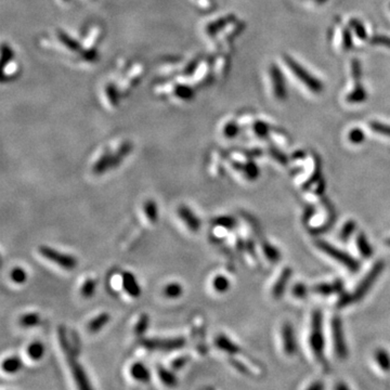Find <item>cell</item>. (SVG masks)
Instances as JSON below:
<instances>
[{
	"instance_id": "6da1fadb",
	"label": "cell",
	"mask_w": 390,
	"mask_h": 390,
	"mask_svg": "<svg viewBox=\"0 0 390 390\" xmlns=\"http://www.w3.org/2000/svg\"><path fill=\"white\" fill-rule=\"evenodd\" d=\"M58 338L60 341L61 348L64 353L65 359L68 361L71 372H72L74 382L76 384V386H77L78 390H93L91 385L89 383L87 375H86L85 370L83 369V366L80 365L79 361L76 358V355L74 354L72 347H71V344L68 340V337H66L65 329L63 326H59Z\"/></svg>"
},
{
	"instance_id": "7a4b0ae2",
	"label": "cell",
	"mask_w": 390,
	"mask_h": 390,
	"mask_svg": "<svg viewBox=\"0 0 390 390\" xmlns=\"http://www.w3.org/2000/svg\"><path fill=\"white\" fill-rule=\"evenodd\" d=\"M309 348L315 358L316 362L321 366V369H326L325 360V339L323 335L322 327V312L320 310L313 311L311 317L310 333H309Z\"/></svg>"
},
{
	"instance_id": "3957f363",
	"label": "cell",
	"mask_w": 390,
	"mask_h": 390,
	"mask_svg": "<svg viewBox=\"0 0 390 390\" xmlns=\"http://www.w3.org/2000/svg\"><path fill=\"white\" fill-rule=\"evenodd\" d=\"M385 268V264L384 261H377L376 264H375L372 269H371L368 274L365 275V278L361 281L359 283L358 287L355 289V292L353 294H350L347 296H341L339 301H338V306L339 307H345V306H348L350 303H353L355 301H359L362 299L368 292L371 289V287L373 286L374 283L376 282L377 278L379 277V274L383 272V270Z\"/></svg>"
},
{
	"instance_id": "277c9868",
	"label": "cell",
	"mask_w": 390,
	"mask_h": 390,
	"mask_svg": "<svg viewBox=\"0 0 390 390\" xmlns=\"http://www.w3.org/2000/svg\"><path fill=\"white\" fill-rule=\"evenodd\" d=\"M284 61L285 63L287 64L289 70L292 71V73L296 76V77L301 80L302 84L306 85V87L308 89H310L312 92L319 93L323 90V84L320 80L317 79L315 76L311 75L308 71L298 63L296 60H294L289 55H284Z\"/></svg>"
},
{
	"instance_id": "5b68a950",
	"label": "cell",
	"mask_w": 390,
	"mask_h": 390,
	"mask_svg": "<svg viewBox=\"0 0 390 390\" xmlns=\"http://www.w3.org/2000/svg\"><path fill=\"white\" fill-rule=\"evenodd\" d=\"M316 245L319 249L323 251V253L326 254L327 256H330L331 258L335 259L337 263L345 266V267L348 268L350 271H353V272H356V271L359 270L360 267L359 263L355 258H353L349 254L345 253V251H342L341 249H338L337 247L331 245L325 241H318Z\"/></svg>"
},
{
	"instance_id": "8992f818",
	"label": "cell",
	"mask_w": 390,
	"mask_h": 390,
	"mask_svg": "<svg viewBox=\"0 0 390 390\" xmlns=\"http://www.w3.org/2000/svg\"><path fill=\"white\" fill-rule=\"evenodd\" d=\"M38 251H39V254L44 257V258L49 260L50 263L63 268L64 270H74L76 268V266H77V259H76V257L70 254L61 253V251L52 248L50 246L41 245L39 246V248H38Z\"/></svg>"
},
{
	"instance_id": "52a82bcc",
	"label": "cell",
	"mask_w": 390,
	"mask_h": 390,
	"mask_svg": "<svg viewBox=\"0 0 390 390\" xmlns=\"http://www.w3.org/2000/svg\"><path fill=\"white\" fill-rule=\"evenodd\" d=\"M332 338H333V348L336 355V358L339 360H346L348 358V346L346 344L345 333L342 323L339 317H334L332 319Z\"/></svg>"
},
{
	"instance_id": "ba28073f",
	"label": "cell",
	"mask_w": 390,
	"mask_h": 390,
	"mask_svg": "<svg viewBox=\"0 0 390 390\" xmlns=\"http://www.w3.org/2000/svg\"><path fill=\"white\" fill-rule=\"evenodd\" d=\"M141 344L146 349L159 351H174L181 349L185 345L183 337H174V338H144Z\"/></svg>"
},
{
	"instance_id": "9c48e42d",
	"label": "cell",
	"mask_w": 390,
	"mask_h": 390,
	"mask_svg": "<svg viewBox=\"0 0 390 390\" xmlns=\"http://www.w3.org/2000/svg\"><path fill=\"white\" fill-rule=\"evenodd\" d=\"M269 73H270V77H271V83H272L274 97L278 100L283 101V100H285L287 97L286 85H285L283 73L281 72L279 66L275 64L270 65Z\"/></svg>"
},
{
	"instance_id": "30bf717a",
	"label": "cell",
	"mask_w": 390,
	"mask_h": 390,
	"mask_svg": "<svg viewBox=\"0 0 390 390\" xmlns=\"http://www.w3.org/2000/svg\"><path fill=\"white\" fill-rule=\"evenodd\" d=\"M281 337H282V349L285 355L294 356L297 353V341L295 332L291 323H284L281 331Z\"/></svg>"
},
{
	"instance_id": "8fae6325",
	"label": "cell",
	"mask_w": 390,
	"mask_h": 390,
	"mask_svg": "<svg viewBox=\"0 0 390 390\" xmlns=\"http://www.w3.org/2000/svg\"><path fill=\"white\" fill-rule=\"evenodd\" d=\"M177 213L180 219L184 222L185 227H187L190 231L192 232L199 231L202 227L201 219L195 215L191 208L187 205H180L178 207Z\"/></svg>"
},
{
	"instance_id": "7c38bea8",
	"label": "cell",
	"mask_w": 390,
	"mask_h": 390,
	"mask_svg": "<svg viewBox=\"0 0 390 390\" xmlns=\"http://www.w3.org/2000/svg\"><path fill=\"white\" fill-rule=\"evenodd\" d=\"M122 283L124 291L127 293L128 296L131 298H139L141 296L142 289L134 273L125 271L122 275Z\"/></svg>"
},
{
	"instance_id": "4fadbf2b",
	"label": "cell",
	"mask_w": 390,
	"mask_h": 390,
	"mask_svg": "<svg viewBox=\"0 0 390 390\" xmlns=\"http://www.w3.org/2000/svg\"><path fill=\"white\" fill-rule=\"evenodd\" d=\"M132 150H134V144L130 141L123 142L117 147V150L112 153V169H116L117 167H120L123 161L131 154Z\"/></svg>"
},
{
	"instance_id": "5bb4252c",
	"label": "cell",
	"mask_w": 390,
	"mask_h": 390,
	"mask_svg": "<svg viewBox=\"0 0 390 390\" xmlns=\"http://www.w3.org/2000/svg\"><path fill=\"white\" fill-rule=\"evenodd\" d=\"M234 21H235V16H233V14H229V16L222 17L220 18H218V20H216V21L209 23L206 27L207 35L211 37H215L216 35L219 34L221 31L225 30L228 25L232 24Z\"/></svg>"
},
{
	"instance_id": "9a60e30c",
	"label": "cell",
	"mask_w": 390,
	"mask_h": 390,
	"mask_svg": "<svg viewBox=\"0 0 390 390\" xmlns=\"http://www.w3.org/2000/svg\"><path fill=\"white\" fill-rule=\"evenodd\" d=\"M374 362L380 374H389L390 372V354L386 349L378 348L374 353Z\"/></svg>"
},
{
	"instance_id": "2e32d148",
	"label": "cell",
	"mask_w": 390,
	"mask_h": 390,
	"mask_svg": "<svg viewBox=\"0 0 390 390\" xmlns=\"http://www.w3.org/2000/svg\"><path fill=\"white\" fill-rule=\"evenodd\" d=\"M291 277H292V269L284 268L272 288V295L274 298H281L283 296L284 291L285 288H286V285Z\"/></svg>"
},
{
	"instance_id": "e0dca14e",
	"label": "cell",
	"mask_w": 390,
	"mask_h": 390,
	"mask_svg": "<svg viewBox=\"0 0 390 390\" xmlns=\"http://www.w3.org/2000/svg\"><path fill=\"white\" fill-rule=\"evenodd\" d=\"M129 374L132 378L137 380V382L143 384L149 383V380L151 378L149 369L141 362H136L132 364L129 369Z\"/></svg>"
},
{
	"instance_id": "ac0fdd59",
	"label": "cell",
	"mask_w": 390,
	"mask_h": 390,
	"mask_svg": "<svg viewBox=\"0 0 390 390\" xmlns=\"http://www.w3.org/2000/svg\"><path fill=\"white\" fill-rule=\"evenodd\" d=\"M215 344L220 350L225 351V353L230 355L239 354L241 351L240 347L226 335H218L215 339Z\"/></svg>"
},
{
	"instance_id": "d6986e66",
	"label": "cell",
	"mask_w": 390,
	"mask_h": 390,
	"mask_svg": "<svg viewBox=\"0 0 390 390\" xmlns=\"http://www.w3.org/2000/svg\"><path fill=\"white\" fill-rule=\"evenodd\" d=\"M112 169V153L106 152L92 166V173L96 176H101Z\"/></svg>"
},
{
	"instance_id": "ffe728a7",
	"label": "cell",
	"mask_w": 390,
	"mask_h": 390,
	"mask_svg": "<svg viewBox=\"0 0 390 390\" xmlns=\"http://www.w3.org/2000/svg\"><path fill=\"white\" fill-rule=\"evenodd\" d=\"M110 320H111V316L108 315L107 312L100 313L99 316L91 319V321L88 323V325H87L88 331L90 333H92V334H94V333H98L101 331L104 326L107 325V323L110 322Z\"/></svg>"
},
{
	"instance_id": "44dd1931",
	"label": "cell",
	"mask_w": 390,
	"mask_h": 390,
	"mask_svg": "<svg viewBox=\"0 0 390 390\" xmlns=\"http://www.w3.org/2000/svg\"><path fill=\"white\" fill-rule=\"evenodd\" d=\"M56 36H58L61 44L65 46L69 50L73 51V52H82L83 51L82 45H80L77 40L74 39L73 37H71L68 33L59 30L58 33H56Z\"/></svg>"
},
{
	"instance_id": "7402d4cb",
	"label": "cell",
	"mask_w": 390,
	"mask_h": 390,
	"mask_svg": "<svg viewBox=\"0 0 390 390\" xmlns=\"http://www.w3.org/2000/svg\"><path fill=\"white\" fill-rule=\"evenodd\" d=\"M233 167H235L237 170H241L248 180H255L259 177V168L254 161H248V163L245 164L234 163Z\"/></svg>"
},
{
	"instance_id": "603a6c76",
	"label": "cell",
	"mask_w": 390,
	"mask_h": 390,
	"mask_svg": "<svg viewBox=\"0 0 390 390\" xmlns=\"http://www.w3.org/2000/svg\"><path fill=\"white\" fill-rule=\"evenodd\" d=\"M143 213L146 217V219L151 223H158L159 217H160V211L158 203L153 199H147L143 204Z\"/></svg>"
},
{
	"instance_id": "cb8c5ba5",
	"label": "cell",
	"mask_w": 390,
	"mask_h": 390,
	"mask_svg": "<svg viewBox=\"0 0 390 390\" xmlns=\"http://www.w3.org/2000/svg\"><path fill=\"white\" fill-rule=\"evenodd\" d=\"M342 288V284L340 281H336L334 283H325L319 284L313 287V292L317 294H321L323 296H330L334 293H339Z\"/></svg>"
},
{
	"instance_id": "d4e9b609",
	"label": "cell",
	"mask_w": 390,
	"mask_h": 390,
	"mask_svg": "<svg viewBox=\"0 0 390 390\" xmlns=\"http://www.w3.org/2000/svg\"><path fill=\"white\" fill-rule=\"evenodd\" d=\"M163 294L165 297L169 299H178L182 296L183 286L178 282H170L166 284L163 289Z\"/></svg>"
},
{
	"instance_id": "484cf974",
	"label": "cell",
	"mask_w": 390,
	"mask_h": 390,
	"mask_svg": "<svg viewBox=\"0 0 390 390\" xmlns=\"http://www.w3.org/2000/svg\"><path fill=\"white\" fill-rule=\"evenodd\" d=\"M22 368V361L18 356H10V358H7L6 360H3L2 362V370L3 372H6L7 374H14L18 372Z\"/></svg>"
},
{
	"instance_id": "4316f807",
	"label": "cell",
	"mask_w": 390,
	"mask_h": 390,
	"mask_svg": "<svg viewBox=\"0 0 390 390\" xmlns=\"http://www.w3.org/2000/svg\"><path fill=\"white\" fill-rule=\"evenodd\" d=\"M356 246H358L360 254L362 255V257H364V258H369V257L372 256L373 254L372 246L370 245L364 233H360V234L356 236Z\"/></svg>"
},
{
	"instance_id": "83f0119b",
	"label": "cell",
	"mask_w": 390,
	"mask_h": 390,
	"mask_svg": "<svg viewBox=\"0 0 390 390\" xmlns=\"http://www.w3.org/2000/svg\"><path fill=\"white\" fill-rule=\"evenodd\" d=\"M27 355L32 360H40L45 355V346L40 341H33L27 347Z\"/></svg>"
},
{
	"instance_id": "f1b7e54d",
	"label": "cell",
	"mask_w": 390,
	"mask_h": 390,
	"mask_svg": "<svg viewBox=\"0 0 390 390\" xmlns=\"http://www.w3.org/2000/svg\"><path fill=\"white\" fill-rule=\"evenodd\" d=\"M349 103H361L366 100V91L361 84H355V89L346 98Z\"/></svg>"
},
{
	"instance_id": "f546056e",
	"label": "cell",
	"mask_w": 390,
	"mask_h": 390,
	"mask_svg": "<svg viewBox=\"0 0 390 390\" xmlns=\"http://www.w3.org/2000/svg\"><path fill=\"white\" fill-rule=\"evenodd\" d=\"M175 96L183 101H190L194 98V90L193 88L187 85H177L174 88Z\"/></svg>"
},
{
	"instance_id": "4dcf8cb0",
	"label": "cell",
	"mask_w": 390,
	"mask_h": 390,
	"mask_svg": "<svg viewBox=\"0 0 390 390\" xmlns=\"http://www.w3.org/2000/svg\"><path fill=\"white\" fill-rule=\"evenodd\" d=\"M230 286H231L230 281L227 277H225V275H221V274L216 275V277L213 280V288L215 289L217 293H220V294L226 293L229 291Z\"/></svg>"
},
{
	"instance_id": "1f68e13d",
	"label": "cell",
	"mask_w": 390,
	"mask_h": 390,
	"mask_svg": "<svg viewBox=\"0 0 390 390\" xmlns=\"http://www.w3.org/2000/svg\"><path fill=\"white\" fill-rule=\"evenodd\" d=\"M158 372H159V377L160 379V382L163 383L165 386L175 387L176 385H177V378H176L174 373L169 372L168 370H166L165 368H161V366H159Z\"/></svg>"
},
{
	"instance_id": "d6a6232c",
	"label": "cell",
	"mask_w": 390,
	"mask_h": 390,
	"mask_svg": "<svg viewBox=\"0 0 390 390\" xmlns=\"http://www.w3.org/2000/svg\"><path fill=\"white\" fill-rule=\"evenodd\" d=\"M97 285H98L97 280L94 279L86 280L82 285V288H80V294H82V296L87 299L93 297L97 291Z\"/></svg>"
},
{
	"instance_id": "836d02e7",
	"label": "cell",
	"mask_w": 390,
	"mask_h": 390,
	"mask_svg": "<svg viewBox=\"0 0 390 390\" xmlns=\"http://www.w3.org/2000/svg\"><path fill=\"white\" fill-rule=\"evenodd\" d=\"M213 226L223 228L227 230H232L236 227V219L232 216H219L213 221Z\"/></svg>"
},
{
	"instance_id": "e575fe53",
	"label": "cell",
	"mask_w": 390,
	"mask_h": 390,
	"mask_svg": "<svg viewBox=\"0 0 390 390\" xmlns=\"http://www.w3.org/2000/svg\"><path fill=\"white\" fill-rule=\"evenodd\" d=\"M41 321L40 316L38 313H26L20 318V325L23 327H34L39 324Z\"/></svg>"
},
{
	"instance_id": "d590c367",
	"label": "cell",
	"mask_w": 390,
	"mask_h": 390,
	"mask_svg": "<svg viewBox=\"0 0 390 390\" xmlns=\"http://www.w3.org/2000/svg\"><path fill=\"white\" fill-rule=\"evenodd\" d=\"M150 325V317L146 313H142V315L138 319V321L135 325V333L137 336H142L149 329Z\"/></svg>"
},
{
	"instance_id": "8d00e7d4",
	"label": "cell",
	"mask_w": 390,
	"mask_h": 390,
	"mask_svg": "<svg viewBox=\"0 0 390 390\" xmlns=\"http://www.w3.org/2000/svg\"><path fill=\"white\" fill-rule=\"evenodd\" d=\"M263 250L266 257L271 261V263H278L281 258L279 249L275 248L274 246L271 245L268 242H264L263 243Z\"/></svg>"
},
{
	"instance_id": "74e56055",
	"label": "cell",
	"mask_w": 390,
	"mask_h": 390,
	"mask_svg": "<svg viewBox=\"0 0 390 390\" xmlns=\"http://www.w3.org/2000/svg\"><path fill=\"white\" fill-rule=\"evenodd\" d=\"M27 272L22 267H16L11 270L10 279L13 283L18 285L24 284L27 281Z\"/></svg>"
},
{
	"instance_id": "f35d334b",
	"label": "cell",
	"mask_w": 390,
	"mask_h": 390,
	"mask_svg": "<svg viewBox=\"0 0 390 390\" xmlns=\"http://www.w3.org/2000/svg\"><path fill=\"white\" fill-rule=\"evenodd\" d=\"M349 26L353 28V31L355 33V35L359 39L361 40L368 39V33H366L365 27L362 23H361V21L356 20V18H351L349 22Z\"/></svg>"
},
{
	"instance_id": "ab89813d",
	"label": "cell",
	"mask_w": 390,
	"mask_h": 390,
	"mask_svg": "<svg viewBox=\"0 0 390 390\" xmlns=\"http://www.w3.org/2000/svg\"><path fill=\"white\" fill-rule=\"evenodd\" d=\"M356 229V223L353 220L347 221L344 227L341 228L340 233H339V240L342 242H346L350 239V236L354 234V232Z\"/></svg>"
},
{
	"instance_id": "60d3db41",
	"label": "cell",
	"mask_w": 390,
	"mask_h": 390,
	"mask_svg": "<svg viewBox=\"0 0 390 390\" xmlns=\"http://www.w3.org/2000/svg\"><path fill=\"white\" fill-rule=\"evenodd\" d=\"M14 59V52L12 48L7 44H2L1 46V66L2 70L7 68L8 64L11 63V61Z\"/></svg>"
},
{
	"instance_id": "b9f144b4",
	"label": "cell",
	"mask_w": 390,
	"mask_h": 390,
	"mask_svg": "<svg viewBox=\"0 0 390 390\" xmlns=\"http://www.w3.org/2000/svg\"><path fill=\"white\" fill-rule=\"evenodd\" d=\"M106 98L108 100V102L111 103V106L116 107L120 103V96H118L117 89L115 88V86L112 84H108L106 87Z\"/></svg>"
},
{
	"instance_id": "7bdbcfd3",
	"label": "cell",
	"mask_w": 390,
	"mask_h": 390,
	"mask_svg": "<svg viewBox=\"0 0 390 390\" xmlns=\"http://www.w3.org/2000/svg\"><path fill=\"white\" fill-rule=\"evenodd\" d=\"M370 128L371 130L376 132V134L390 137V125H387V124H383L379 122H371Z\"/></svg>"
},
{
	"instance_id": "ee69618b",
	"label": "cell",
	"mask_w": 390,
	"mask_h": 390,
	"mask_svg": "<svg viewBox=\"0 0 390 390\" xmlns=\"http://www.w3.org/2000/svg\"><path fill=\"white\" fill-rule=\"evenodd\" d=\"M240 132V127L235 122H229L223 127V136L228 139L235 138Z\"/></svg>"
},
{
	"instance_id": "f6af8a7d",
	"label": "cell",
	"mask_w": 390,
	"mask_h": 390,
	"mask_svg": "<svg viewBox=\"0 0 390 390\" xmlns=\"http://www.w3.org/2000/svg\"><path fill=\"white\" fill-rule=\"evenodd\" d=\"M348 139L354 144H360L365 140V134L360 128H354L348 134Z\"/></svg>"
},
{
	"instance_id": "bcb514c9",
	"label": "cell",
	"mask_w": 390,
	"mask_h": 390,
	"mask_svg": "<svg viewBox=\"0 0 390 390\" xmlns=\"http://www.w3.org/2000/svg\"><path fill=\"white\" fill-rule=\"evenodd\" d=\"M254 131L259 138L267 137L269 134V125L263 121H257L254 124Z\"/></svg>"
},
{
	"instance_id": "7dc6e473",
	"label": "cell",
	"mask_w": 390,
	"mask_h": 390,
	"mask_svg": "<svg viewBox=\"0 0 390 390\" xmlns=\"http://www.w3.org/2000/svg\"><path fill=\"white\" fill-rule=\"evenodd\" d=\"M351 74L355 84H360L361 76H362V71H361V64L358 59H354L351 62Z\"/></svg>"
},
{
	"instance_id": "c3c4849f",
	"label": "cell",
	"mask_w": 390,
	"mask_h": 390,
	"mask_svg": "<svg viewBox=\"0 0 390 390\" xmlns=\"http://www.w3.org/2000/svg\"><path fill=\"white\" fill-rule=\"evenodd\" d=\"M341 38H342V46H344L345 50H350L353 48V37H351L349 28L345 27L344 30H342Z\"/></svg>"
},
{
	"instance_id": "681fc988",
	"label": "cell",
	"mask_w": 390,
	"mask_h": 390,
	"mask_svg": "<svg viewBox=\"0 0 390 390\" xmlns=\"http://www.w3.org/2000/svg\"><path fill=\"white\" fill-rule=\"evenodd\" d=\"M302 390H325V384L322 379H312Z\"/></svg>"
},
{
	"instance_id": "f907efd6",
	"label": "cell",
	"mask_w": 390,
	"mask_h": 390,
	"mask_svg": "<svg viewBox=\"0 0 390 390\" xmlns=\"http://www.w3.org/2000/svg\"><path fill=\"white\" fill-rule=\"evenodd\" d=\"M292 293H293V296H294V297H297V298H305V297L307 296L308 289H307L305 284L298 283V284L295 285L294 288L292 289Z\"/></svg>"
},
{
	"instance_id": "816d5d0a",
	"label": "cell",
	"mask_w": 390,
	"mask_h": 390,
	"mask_svg": "<svg viewBox=\"0 0 390 390\" xmlns=\"http://www.w3.org/2000/svg\"><path fill=\"white\" fill-rule=\"evenodd\" d=\"M371 44L372 45H378V46H385L390 48V38L384 35H376L371 38Z\"/></svg>"
},
{
	"instance_id": "f5cc1de1",
	"label": "cell",
	"mask_w": 390,
	"mask_h": 390,
	"mask_svg": "<svg viewBox=\"0 0 390 390\" xmlns=\"http://www.w3.org/2000/svg\"><path fill=\"white\" fill-rule=\"evenodd\" d=\"M83 55V58L88 61V62H93L94 60H97L98 58V52L96 48H87V50H84L80 52Z\"/></svg>"
},
{
	"instance_id": "db71d44e",
	"label": "cell",
	"mask_w": 390,
	"mask_h": 390,
	"mask_svg": "<svg viewBox=\"0 0 390 390\" xmlns=\"http://www.w3.org/2000/svg\"><path fill=\"white\" fill-rule=\"evenodd\" d=\"M188 360H189L188 356H179V358L171 361V368L175 370H180L181 368H183L185 364H187Z\"/></svg>"
},
{
	"instance_id": "11a10c76",
	"label": "cell",
	"mask_w": 390,
	"mask_h": 390,
	"mask_svg": "<svg viewBox=\"0 0 390 390\" xmlns=\"http://www.w3.org/2000/svg\"><path fill=\"white\" fill-rule=\"evenodd\" d=\"M197 63H198L197 60H194L193 62H191V63L188 64L187 68H185L184 71H183V75L190 76L191 74H193L194 71L196 70V68H197Z\"/></svg>"
},
{
	"instance_id": "9f6ffc18",
	"label": "cell",
	"mask_w": 390,
	"mask_h": 390,
	"mask_svg": "<svg viewBox=\"0 0 390 390\" xmlns=\"http://www.w3.org/2000/svg\"><path fill=\"white\" fill-rule=\"evenodd\" d=\"M270 152H271V154L273 155V158H274L275 160H277L278 161H280V163H282V164L287 163L286 158H285V156H284L282 153H281V152L277 151L275 149H271Z\"/></svg>"
},
{
	"instance_id": "6f0895ef",
	"label": "cell",
	"mask_w": 390,
	"mask_h": 390,
	"mask_svg": "<svg viewBox=\"0 0 390 390\" xmlns=\"http://www.w3.org/2000/svg\"><path fill=\"white\" fill-rule=\"evenodd\" d=\"M333 390H353L348 384L344 380H337L333 386Z\"/></svg>"
},
{
	"instance_id": "680465c9",
	"label": "cell",
	"mask_w": 390,
	"mask_h": 390,
	"mask_svg": "<svg viewBox=\"0 0 390 390\" xmlns=\"http://www.w3.org/2000/svg\"><path fill=\"white\" fill-rule=\"evenodd\" d=\"M325 1H326V0H316V2L319 3V4H320V3H324Z\"/></svg>"
},
{
	"instance_id": "91938a15",
	"label": "cell",
	"mask_w": 390,
	"mask_h": 390,
	"mask_svg": "<svg viewBox=\"0 0 390 390\" xmlns=\"http://www.w3.org/2000/svg\"><path fill=\"white\" fill-rule=\"evenodd\" d=\"M386 244H387L388 246H390V239H388V240L386 241Z\"/></svg>"
},
{
	"instance_id": "94428289",
	"label": "cell",
	"mask_w": 390,
	"mask_h": 390,
	"mask_svg": "<svg viewBox=\"0 0 390 390\" xmlns=\"http://www.w3.org/2000/svg\"><path fill=\"white\" fill-rule=\"evenodd\" d=\"M62 1H63V2H70L71 0H62Z\"/></svg>"
}]
</instances>
